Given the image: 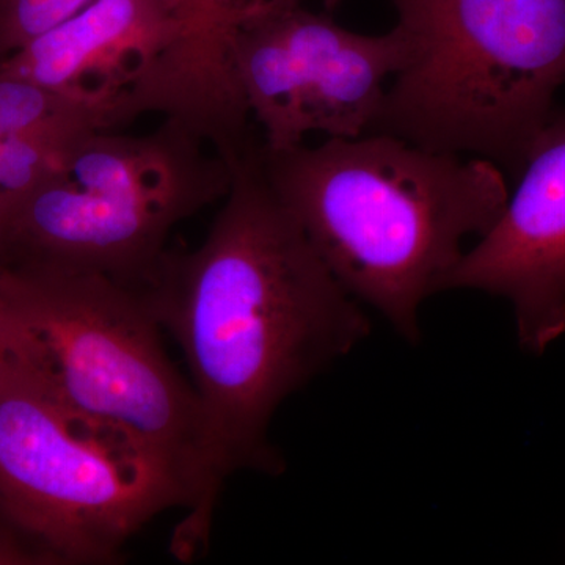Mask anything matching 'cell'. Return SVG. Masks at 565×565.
<instances>
[{
  "instance_id": "30bf717a",
  "label": "cell",
  "mask_w": 565,
  "mask_h": 565,
  "mask_svg": "<svg viewBox=\"0 0 565 565\" xmlns=\"http://www.w3.org/2000/svg\"><path fill=\"white\" fill-rule=\"evenodd\" d=\"M93 0H0V63L57 28Z\"/></svg>"
},
{
  "instance_id": "8992f818",
  "label": "cell",
  "mask_w": 565,
  "mask_h": 565,
  "mask_svg": "<svg viewBox=\"0 0 565 565\" xmlns=\"http://www.w3.org/2000/svg\"><path fill=\"white\" fill-rule=\"evenodd\" d=\"M193 505L166 460L63 407L11 351L0 371V512L57 565L114 564L152 519Z\"/></svg>"
},
{
  "instance_id": "6da1fadb",
  "label": "cell",
  "mask_w": 565,
  "mask_h": 565,
  "mask_svg": "<svg viewBox=\"0 0 565 565\" xmlns=\"http://www.w3.org/2000/svg\"><path fill=\"white\" fill-rule=\"evenodd\" d=\"M262 143L233 180L206 237L163 253L139 289L177 341L202 407L215 470L277 476L275 412L370 334V319L267 181Z\"/></svg>"
},
{
  "instance_id": "7c38bea8",
  "label": "cell",
  "mask_w": 565,
  "mask_h": 565,
  "mask_svg": "<svg viewBox=\"0 0 565 565\" xmlns=\"http://www.w3.org/2000/svg\"><path fill=\"white\" fill-rule=\"evenodd\" d=\"M182 6L191 3H204V6L221 7L223 10L233 11L245 20L253 21L273 11L288 9V7L302 6L303 0H174Z\"/></svg>"
},
{
  "instance_id": "8fae6325",
  "label": "cell",
  "mask_w": 565,
  "mask_h": 565,
  "mask_svg": "<svg viewBox=\"0 0 565 565\" xmlns=\"http://www.w3.org/2000/svg\"><path fill=\"white\" fill-rule=\"evenodd\" d=\"M0 565H57L31 534L0 512Z\"/></svg>"
},
{
  "instance_id": "7a4b0ae2",
  "label": "cell",
  "mask_w": 565,
  "mask_h": 565,
  "mask_svg": "<svg viewBox=\"0 0 565 565\" xmlns=\"http://www.w3.org/2000/svg\"><path fill=\"white\" fill-rule=\"evenodd\" d=\"M262 166L330 273L384 315L408 343L419 308L446 291L467 237H482L508 203L503 170L486 159L427 150L386 132L327 139Z\"/></svg>"
},
{
  "instance_id": "5b68a950",
  "label": "cell",
  "mask_w": 565,
  "mask_h": 565,
  "mask_svg": "<svg viewBox=\"0 0 565 565\" xmlns=\"http://www.w3.org/2000/svg\"><path fill=\"white\" fill-rule=\"evenodd\" d=\"M232 163L178 122L85 134L0 207V266L150 280L181 222L222 202Z\"/></svg>"
},
{
  "instance_id": "9c48e42d",
  "label": "cell",
  "mask_w": 565,
  "mask_h": 565,
  "mask_svg": "<svg viewBox=\"0 0 565 565\" xmlns=\"http://www.w3.org/2000/svg\"><path fill=\"white\" fill-rule=\"evenodd\" d=\"M174 0H93L22 47L0 71L66 92H121L181 31Z\"/></svg>"
},
{
  "instance_id": "4fadbf2b",
  "label": "cell",
  "mask_w": 565,
  "mask_h": 565,
  "mask_svg": "<svg viewBox=\"0 0 565 565\" xmlns=\"http://www.w3.org/2000/svg\"><path fill=\"white\" fill-rule=\"evenodd\" d=\"M11 351H13V327L7 305L0 296V371L9 362Z\"/></svg>"
},
{
  "instance_id": "ba28073f",
  "label": "cell",
  "mask_w": 565,
  "mask_h": 565,
  "mask_svg": "<svg viewBox=\"0 0 565 565\" xmlns=\"http://www.w3.org/2000/svg\"><path fill=\"white\" fill-rule=\"evenodd\" d=\"M519 184L497 223L446 281L514 305L520 345L542 353L565 333V111L527 148Z\"/></svg>"
},
{
  "instance_id": "5bb4252c",
  "label": "cell",
  "mask_w": 565,
  "mask_h": 565,
  "mask_svg": "<svg viewBox=\"0 0 565 565\" xmlns=\"http://www.w3.org/2000/svg\"><path fill=\"white\" fill-rule=\"evenodd\" d=\"M0 147H2V139H0Z\"/></svg>"
},
{
  "instance_id": "3957f363",
  "label": "cell",
  "mask_w": 565,
  "mask_h": 565,
  "mask_svg": "<svg viewBox=\"0 0 565 565\" xmlns=\"http://www.w3.org/2000/svg\"><path fill=\"white\" fill-rule=\"evenodd\" d=\"M13 353L73 414L132 435L193 494L173 553L207 548L223 479L189 379L174 367L139 289L99 274L0 266Z\"/></svg>"
},
{
  "instance_id": "277c9868",
  "label": "cell",
  "mask_w": 565,
  "mask_h": 565,
  "mask_svg": "<svg viewBox=\"0 0 565 565\" xmlns=\"http://www.w3.org/2000/svg\"><path fill=\"white\" fill-rule=\"evenodd\" d=\"M404 65L370 132L519 172L565 84V0H393Z\"/></svg>"
},
{
  "instance_id": "52a82bcc",
  "label": "cell",
  "mask_w": 565,
  "mask_h": 565,
  "mask_svg": "<svg viewBox=\"0 0 565 565\" xmlns=\"http://www.w3.org/2000/svg\"><path fill=\"white\" fill-rule=\"evenodd\" d=\"M405 55L396 28L363 35L303 6L248 22L233 46L241 90L270 151L299 147L313 132L327 139L370 132Z\"/></svg>"
}]
</instances>
